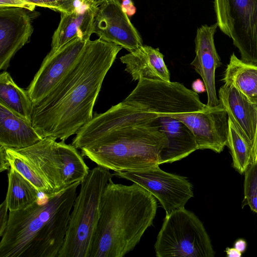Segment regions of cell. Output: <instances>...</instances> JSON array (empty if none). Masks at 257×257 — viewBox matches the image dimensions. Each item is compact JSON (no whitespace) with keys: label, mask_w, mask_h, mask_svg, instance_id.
<instances>
[{"label":"cell","mask_w":257,"mask_h":257,"mask_svg":"<svg viewBox=\"0 0 257 257\" xmlns=\"http://www.w3.org/2000/svg\"><path fill=\"white\" fill-rule=\"evenodd\" d=\"M225 251L228 257H240L242 253L237 250L235 247H226Z\"/></svg>","instance_id":"obj_36"},{"label":"cell","mask_w":257,"mask_h":257,"mask_svg":"<svg viewBox=\"0 0 257 257\" xmlns=\"http://www.w3.org/2000/svg\"><path fill=\"white\" fill-rule=\"evenodd\" d=\"M218 27L216 23L210 26L203 25L197 29L195 38L196 56L191 63V65L200 75L205 84L207 95L206 105L209 107L219 104L216 92L215 72L221 66V62L214 41Z\"/></svg>","instance_id":"obj_12"},{"label":"cell","mask_w":257,"mask_h":257,"mask_svg":"<svg viewBox=\"0 0 257 257\" xmlns=\"http://www.w3.org/2000/svg\"><path fill=\"white\" fill-rule=\"evenodd\" d=\"M154 248L158 257H213L215 254L202 222L184 207L166 215Z\"/></svg>","instance_id":"obj_6"},{"label":"cell","mask_w":257,"mask_h":257,"mask_svg":"<svg viewBox=\"0 0 257 257\" xmlns=\"http://www.w3.org/2000/svg\"><path fill=\"white\" fill-rule=\"evenodd\" d=\"M114 176L137 183L157 198L166 215L184 208L193 196V186L183 176L162 170L159 165L140 171L114 172Z\"/></svg>","instance_id":"obj_7"},{"label":"cell","mask_w":257,"mask_h":257,"mask_svg":"<svg viewBox=\"0 0 257 257\" xmlns=\"http://www.w3.org/2000/svg\"><path fill=\"white\" fill-rule=\"evenodd\" d=\"M56 145L62 162L61 176L64 187L78 181L81 182L89 172L82 156L74 146L67 144L64 141L57 142Z\"/></svg>","instance_id":"obj_22"},{"label":"cell","mask_w":257,"mask_h":257,"mask_svg":"<svg viewBox=\"0 0 257 257\" xmlns=\"http://www.w3.org/2000/svg\"><path fill=\"white\" fill-rule=\"evenodd\" d=\"M9 208L6 199L1 203L0 205V236L3 234V233L7 225L9 213L8 214Z\"/></svg>","instance_id":"obj_29"},{"label":"cell","mask_w":257,"mask_h":257,"mask_svg":"<svg viewBox=\"0 0 257 257\" xmlns=\"http://www.w3.org/2000/svg\"><path fill=\"white\" fill-rule=\"evenodd\" d=\"M97 0H86L70 13H61V19L52 38L51 49L55 51L75 37L90 39L93 33Z\"/></svg>","instance_id":"obj_14"},{"label":"cell","mask_w":257,"mask_h":257,"mask_svg":"<svg viewBox=\"0 0 257 257\" xmlns=\"http://www.w3.org/2000/svg\"><path fill=\"white\" fill-rule=\"evenodd\" d=\"M252 151V162L255 161L257 159V124L254 137L253 144L251 148Z\"/></svg>","instance_id":"obj_35"},{"label":"cell","mask_w":257,"mask_h":257,"mask_svg":"<svg viewBox=\"0 0 257 257\" xmlns=\"http://www.w3.org/2000/svg\"><path fill=\"white\" fill-rule=\"evenodd\" d=\"M156 198L140 185L105 186L89 257H122L139 243L155 217Z\"/></svg>","instance_id":"obj_4"},{"label":"cell","mask_w":257,"mask_h":257,"mask_svg":"<svg viewBox=\"0 0 257 257\" xmlns=\"http://www.w3.org/2000/svg\"><path fill=\"white\" fill-rule=\"evenodd\" d=\"M120 60L125 65V71L133 80L170 81V72L159 48L143 45L136 51L121 56Z\"/></svg>","instance_id":"obj_17"},{"label":"cell","mask_w":257,"mask_h":257,"mask_svg":"<svg viewBox=\"0 0 257 257\" xmlns=\"http://www.w3.org/2000/svg\"><path fill=\"white\" fill-rule=\"evenodd\" d=\"M43 139L31 121L0 102V146L21 149L30 147Z\"/></svg>","instance_id":"obj_18"},{"label":"cell","mask_w":257,"mask_h":257,"mask_svg":"<svg viewBox=\"0 0 257 257\" xmlns=\"http://www.w3.org/2000/svg\"><path fill=\"white\" fill-rule=\"evenodd\" d=\"M227 146L230 150L233 167L240 174L244 173L252 162L251 146L229 118Z\"/></svg>","instance_id":"obj_23"},{"label":"cell","mask_w":257,"mask_h":257,"mask_svg":"<svg viewBox=\"0 0 257 257\" xmlns=\"http://www.w3.org/2000/svg\"><path fill=\"white\" fill-rule=\"evenodd\" d=\"M246 246V241L242 238L237 239L234 243V247L242 253L245 251Z\"/></svg>","instance_id":"obj_34"},{"label":"cell","mask_w":257,"mask_h":257,"mask_svg":"<svg viewBox=\"0 0 257 257\" xmlns=\"http://www.w3.org/2000/svg\"><path fill=\"white\" fill-rule=\"evenodd\" d=\"M86 0H54L57 11L60 13H70L79 7Z\"/></svg>","instance_id":"obj_27"},{"label":"cell","mask_w":257,"mask_h":257,"mask_svg":"<svg viewBox=\"0 0 257 257\" xmlns=\"http://www.w3.org/2000/svg\"><path fill=\"white\" fill-rule=\"evenodd\" d=\"M256 160H257V159H256Z\"/></svg>","instance_id":"obj_37"},{"label":"cell","mask_w":257,"mask_h":257,"mask_svg":"<svg viewBox=\"0 0 257 257\" xmlns=\"http://www.w3.org/2000/svg\"><path fill=\"white\" fill-rule=\"evenodd\" d=\"M218 99L228 118L252 148L257 124V103L251 102L235 87L227 83L219 88Z\"/></svg>","instance_id":"obj_15"},{"label":"cell","mask_w":257,"mask_h":257,"mask_svg":"<svg viewBox=\"0 0 257 257\" xmlns=\"http://www.w3.org/2000/svg\"><path fill=\"white\" fill-rule=\"evenodd\" d=\"M35 6L47 8L57 11V7L54 0H27Z\"/></svg>","instance_id":"obj_31"},{"label":"cell","mask_w":257,"mask_h":257,"mask_svg":"<svg viewBox=\"0 0 257 257\" xmlns=\"http://www.w3.org/2000/svg\"><path fill=\"white\" fill-rule=\"evenodd\" d=\"M0 102L31 121L33 103L27 90L19 86L6 70L0 74Z\"/></svg>","instance_id":"obj_21"},{"label":"cell","mask_w":257,"mask_h":257,"mask_svg":"<svg viewBox=\"0 0 257 257\" xmlns=\"http://www.w3.org/2000/svg\"><path fill=\"white\" fill-rule=\"evenodd\" d=\"M80 183L45 195L25 209L9 211L0 257H58Z\"/></svg>","instance_id":"obj_3"},{"label":"cell","mask_w":257,"mask_h":257,"mask_svg":"<svg viewBox=\"0 0 257 257\" xmlns=\"http://www.w3.org/2000/svg\"><path fill=\"white\" fill-rule=\"evenodd\" d=\"M31 11L23 8L0 7V69L7 70L16 53L28 43L33 32Z\"/></svg>","instance_id":"obj_10"},{"label":"cell","mask_w":257,"mask_h":257,"mask_svg":"<svg viewBox=\"0 0 257 257\" xmlns=\"http://www.w3.org/2000/svg\"><path fill=\"white\" fill-rule=\"evenodd\" d=\"M36 6L27 0H0V7H19L33 11Z\"/></svg>","instance_id":"obj_28"},{"label":"cell","mask_w":257,"mask_h":257,"mask_svg":"<svg viewBox=\"0 0 257 257\" xmlns=\"http://www.w3.org/2000/svg\"><path fill=\"white\" fill-rule=\"evenodd\" d=\"M88 40L75 37L59 49L49 52L26 90L33 104L46 97L71 70Z\"/></svg>","instance_id":"obj_8"},{"label":"cell","mask_w":257,"mask_h":257,"mask_svg":"<svg viewBox=\"0 0 257 257\" xmlns=\"http://www.w3.org/2000/svg\"><path fill=\"white\" fill-rule=\"evenodd\" d=\"M0 171L1 172L10 169L11 165L8 159L5 148L0 146Z\"/></svg>","instance_id":"obj_30"},{"label":"cell","mask_w":257,"mask_h":257,"mask_svg":"<svg viewBox=\"0 0 257 257\" xmlns=\"http://www.w3.org/2000/svg\"><path fill=\"white\" fill-rule=\"evenodd\" d=\"M230 38L241 60L257 65V0H228Z\"/></svg>","instance_id":"obj_11"},{"label":"cell","mask_w":257,"mask_h":257,"mask_svg":"<svg viewBox=\"0 0 257 257\" xmlns=\"http://www.w3.org/2000/svg\"><path fill=\"white\" fill-rule=\"evenodd\" d=\"M5 148L10 165L30 181L41 193L49 195L55 193L49 184L31 167L17 149Z\"/></svg>","instance_id":"obj_24"},{"label":"cell","mask_w":257,"mask_h":257,"mask_svg":"<svg viewBox=\"0 0 257 257\" xmlns=\"http://www.w3.org/2000/svg\"><path fill=\"white\" fill-rule=\"evenodd\" d=\"M222 81L233 86L251 102L257 103V65L244 62L233 53Z\"/></svg>","instance_id":"obj_19"},{"label":"cell","mask_w":257,"mask_h":257,"mask_svg":"<svg viewBox=\"0 0 257 257\" xmlns=\"http://www.w3.org/2000/svg\"><path fill=\"white\" fill-rule=\"evenodd\" d=\"M157 113L123 101L95 113L72 142L81 155L114 172L140 171L160 165L167 139Z\"/></svg>","instance_id":"obj_1"},{"label":"cell","mask_w":257,"mask_h":257,"mask_svg":"<svg viewBox=\"0 0 257 257\" xmlns=\"http://www.w3.org/2000/svg\"><path fill=\"white\" fill-rule=\"evenodd\" d=\"M6 197L9 211L25 209L39 199V190L11 165Z\"/></svg>","instance_id":"obj_20"},{"label":"cell","mask_w":257,"mask_h":257,"mask_svg":"<svg viewBox=\"0 0 257 257\" xmlns=\"http://www.w3.org/2000/svg\"><path fill=\"white\" fill-rule=\"evenodd\" d=\"M97 3L93 32L98 38L120 46L130 53L143 45L119 0H97Z\"/></svg>","instance_id":"obj_9"},{"label":"cell","mask_w":257,"mask_h":257,"mask_svg":"<svg viewBox=\"0 0 257 257\" xmlns=\"http://www.w3.org/2000/svg\"><path fill=\"white\" fill-rule=\"evenodd\" d=\"M113 176L109 170L97 165L81 182L58 257H89L102 195Z\"/></svg>","instance_id":"obj_5"},{"label":"cell","mask_w":257,"mask_h":257,"mask_svg":"<svg viewBox=\"0 0 257 257\" xmlns=\"http://www.w3.org/2000/svg\"><path fill=\"white\" fill-rule=\"evenodd\" d=\"M121 5L123 10L128 16H132L135 14L136 8L132 0H122Z\"/></svg>","instance_id":"obj_32"},{"label":"cell","mask_w":257,"mask_h":257,"mask_svg":"<svg viewBox=\"0 0 257 257\" xmlns=\"http://www.w3.org/2000/svg\"><path fill=\"white\" fill-rule=\"evenodd\" d=\"M242 208L248 205L257 213V160L252 162L244 172Z\"/></svg>","instance_id":"obj_25"},{"label":"cell","mask_w":257,"mask_h":257,"mask_svg":"<svg viewBox=\"0 0 257 257\" xmlns=\"http://www.w3.org/2000/svg\"><path fill=\"white\" fill-rule=\"evenodd\" d=\"M56 143V139L47 137L30 147L17 149L55 192L65 188L62 183V162Z\"/></svg>","instance_id":"obj_13"},{"label":"cell","mask_w":257,"mask_h":257,"mask_svg":"<svg viewBox=\"0 0 257 257\" xmlns=\"http://www.w3.org/2000/svg\"><path fill=\"white\" fill-rule=\"evenodd\" d=\"M192 90L197 93H202L206 91L205 84L200 79H197L192 84Z\"/></svg>","instance_id":"obj_33"},{"label":"cell","mask_w":257,"mask_h":257,"mask_svg":"<svg viewBox=\"0 0 257 257\" xmlns=\"http://www.w3.org/2000/svg\"><path fill=\"white\" fill-rule=\"evenodd\" d=\"M122 48L99 38L87 41L71 70L33 104L32 124L43 138L65 141L92 119L104 79Z\"/></svg>","instance_id":"obj_2"},{"label":"cell","mask_w":257,"mask_h":257,"mask_svg":"<svg viewBox=\"0 0 257 257\" xmlns=\"http://www.w3.org/2000/svg\"><path fill=\"white\" fill-rule=\"evenodd\" d=\"M157 114L160 129L167 139L161 153L160 165L179 161L198 150L195 137L187 125L176 118Z\"/></svg>","instance_id":"obj_16"},{"label":"cell","mask_w":257,"mask_h":257,"mask_svg":"<svg viewBox=\"0 0 257 257\" xmlns=\"http://www.w3.org/2000/svg\"><path fill=\"white\" fill-rule=\"evenodd\" d=\"M214 8L218 28L230 37L231 23L228 13V0H214Z\"/></svg>","instance_id":"obj_26"}]
</instances>
